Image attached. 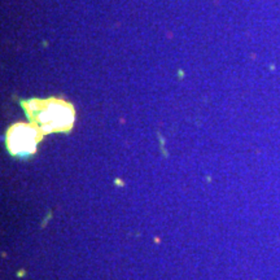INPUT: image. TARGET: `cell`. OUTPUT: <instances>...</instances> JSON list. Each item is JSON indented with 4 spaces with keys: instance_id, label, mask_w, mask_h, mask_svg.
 I'll use <instances>...</instances> for the list:
<instances>
[{
    "instance_id": "obj_2",
    "label": "cell",
    "mask_w": 280,
    "mask_h": 280,
    "mask_svg": "<svg viewBox=\"0 0 280 280\" xmlns=\"http://www.w3.org/2000/svg\"><path fill=\"white\" fill-rule=\"evenodd\" d=\"M43 134L33 123H14L5 134V147L12 156L29 157L36 152L38 144L42 141Z\"/></svg>"
},
{
    "instance_id": "obj_1",
    "label": "cell",
    "mask_w": 280,
    "mask_h": 280,
    "mask_svg": "<svg viewBox=\"0 0 280 280\" xmlns=\"http://www.w3.org/2000/svg\"><path fill=\"white\" fill-rule=\"evenodd\" d=\"M30 123L48 135L53 132H69L75 122L73 104L60 97L30 99L21 103Z\"/></svg>"
}]
</instances>
